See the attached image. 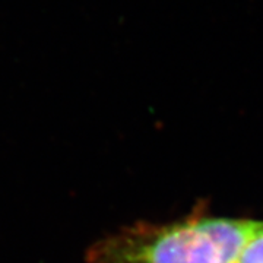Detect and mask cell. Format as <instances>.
<instances>
[{
  "mask_svg": "<svg viewBox=\"0 0 263 263\" xmlns=\"http://www.w3.org/2000/svg\"><path fill=\"white\" fill-rule=\"evenodd\" d=\"M253 221L193 214L168 224L139 222L95 243L89 263H233Z\"/></svg>",
  "mask_w": 263,
  "mask_h": 263,
  "instance_id": "6da1fadb",
  "label": "cell"
}]
</instances>
